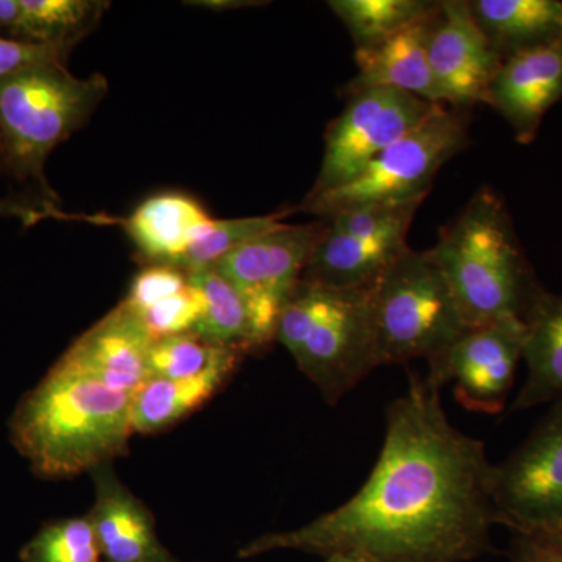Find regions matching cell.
<instances>
[{
    "label": "cell",
    "instance_id": "16",
    "mask_svg": "<svg viewBox=\"0 0 562 562\" xmlns=\"http://www.w3.org/2000/svg\"><path fill=\"white\" fill-rule=\"evenodd\" d=\"M90 517L103 562H179L157 535L150 509L114 475L110 464L92 471Z\"/></svg>",
    "mask_w": 562,
    "mask_h": 562
},
{
    "label": "cell",
    "instance_id": "29",
    "mask_svg": "<svg viewBox=\"0 0 562 562\" xmlns=\"http://www.w3.org/2000/svg\"><path fill=\"white\" fill-rule=\"evenodd\" d=\"M188 283L190 277L180 269L166 265H149L135 277L131 291L122 303L133 314H139L161 299L183 290Z\"/></svg>",
    "mask_w": 562,
    "mask_h": 562
},
{
    "label": "cell",
    "instance_id": "12",
    "mask_svg": "<svg viewBox=\"0 0 562 562\" xmlns=\"http://www.w3.org/2000/svg\"><path fill=\"white\" fill-rule=\"evenodd\" d=\"M503 58L479 27L469 0H443L430 40V68L442 105L484 103Z\"/></svg>",
    "mask_w": 562,
    "mask_h": 562
},
{
    "label": "cell",
    "instance_id": "24",
    "mask_svg": "<svg viewBox=\"0 0 562 562\" xmlns=\"http://www.w3.org/2000/svg\"><path fill=\"white\" fill-rule=\"evenodd\" d=\"M428 0H330L328 7L353 40L355 52L372 49L432 10Z\"/></svg>",
    "mask_w": 562,
    "mask_h": 562
},
{
    "label": "cell",
    "instance_id": "1",
    "mask_svg": "<svg viewBox=\"0 0 562 562\" xmlns=\"http://www.w3.org/2000/svg\"><path fill=\"white\" fill-rule=\"evenodd\" d=\"M492 469L483 442L447 419L441 387L414 373L387 406L382 452L361 490L297 530L254 539L239 558L297 550L364 562L475 560L498 525Z\"/></svg>",
    "mask_w": 562,
    "mask_h": 562
},
{
    "label": "cell",
    "instance_id": "17",
    "mask_svg": "<svg viewBox=\"0 0 562 562\" xmlns=\"http://www.w3.org/2000/svg\"><path fill=\"white\" fill-rule=\"evenodd\" d=\"M412 224L413 221H405L375 235L353 236L335 231L325 222L302 280L325 286L371 290L409 249L406 236Z\"/></svg>",
    "mask_w": 562,
    "mask_h": 562
},
{
    "label": "cell",
    "instance_id": "25",
    "mask_svg": "<svg viewBox=\"0 0 562 562\" xmlns=\"http://www.w3.org/2000/svg\"><path fill=\"white\" fill-rule=\"evenodd\" d=\"M291 211L268 214V216L239 217V220H213L209 227L192 244L179 265L180 271L192 273L213 268L225 255L238 249L243 244L276 231L284 224V217Z\"/></svg>",
    "mask_w": 562,
    "mask_h": 562
},
{
    "label": "cell",
    "instance_id": "22",
    "mask_svg": "<svg viewBox=\"0 0 562 562\" xmlns=\"http://www.w3.org/2000/svg\"><path fill=\"white\" fill-rule=\"evenodd\" d=\"M101 0H21V43L72 50L109 10Z\"/></svg>",
    "mask_w": 562,
    "mask_h": 562
},
{
    "label": "cell",
    "instance_id": "21",
    "mask_svg": "<svg viewBox=\"0 0 562 562\" xmlns=\"http://www.w3.org/2000/svg\"><path fill=\"white\" fill-rule=\"evenodd\" d=\"M525 325L527 379L513 402V412L562 402V295L543 291Z\"/></svg>",
    "mask_w": 562,
    "mask_h": 562
},
{
    "label": "cell",
    "instance_id": "6",
    "mask_svg": "<svg viewBox=\"0 0 562 562\" xmlns=\"http://www.w3.org/2000/svg\"><path fill=\"white\" fill-rule=\"evenodd\" d=\"M372 313L379 368L430 361L471 328L441 268L412 247L376 281Z\"/></svg>",
    "mask_w": 562,
    "mask_h": 562
},
{
    "label": "cell",
    "instance_id": "18",
    "mask_svg": "<svg viewBox=\"0 0 562 562\" xmlns=\"http://www.w3.org/2000/svg\"><path fill=\"white\" fill-rule=\"evenodd\" d=\"M213 220L190 195L162 192L136 206L121 224L144 260L176 268Z\"/></svg>",
    "mask_w": 562,
    "mask_h": 562
},
{
    "label": "cell",
    "instance_id": "11",
    "mask_svg": "<svg viewBox=\"0 0 562 562\" xmlns=\"http://www.w3.org/2000/svg\"><path fill=\"white\" fill-rule=\"evenodd\" d=\"M527 325L501 321L468 328L446 351L428 361V379L441 387L452 383L454 397L473 413L505 409L524 360Z\"/></svg>",
    "mask_w": 562,
    "mask_h": 562
},
{
    "label": "cell",
    "instance_id": "35",
    "mask_svg": "<svg viewBox=\"0 0 562 562\" xmlns=\"http://www.w3.org/2000/svg\"><path fill=\"white\" fill-rule=\"evenodd\" d=\"M5 171V160H3L2 147H0V172Z\"/></svg>",
    "mask_w": 562,
    "mask_h": 562
},
{
    "label": "cell",
    "instance_id": "10",
    "mask_svg": "<svg viewBox=\"0 0 562 562\" xmlns=\"http://www.w3.org/2000/svg\"><path fill=\"white\" fill-rule=\"evenodd\" d=\"M498 525L514 532L562 528V402L524 443L492 469Z\"/></svg>",
    "mask_w": 562,
    "mask_h": 562
},
{
    "label": "cell",
    "instance_id": "33",
    "mask_svg": "<svg viewBox=\"0 0 562 562\" xmlns=\"http://www.w3.org/2000/svg\"><path fill=\"white\" fill-rule=\"evenodd\" d=\"M198 5L206 7L211 10H227V9H243V7L262 5V2H239V0H233V2H198Z\"/></svg>",
    "mask_w": 562,
    "mask_h": 562
},
{
    "label": "cell",
    "instance_id": "23",
    "mask_svg": "<svg viewBox=\"0 0 562 562\" xmlns=\"http://www.w3.org/2000/svg\"><path fill=\"white\" fill-rule=\"evenodd\" d=\"M188 277L203 301L201 321L192 333L216 346L235 347L247 353L257 350L246 305L231 281L213 268L188 273Z\"/></svg>",
    "mask_w": 562,
    "mask_h": 562
},
{
    "label": "cell",
    "instance_id": "32",
    "mask_svg": "<svg viewBox=\"0 0 562 562\" xmlns=\"http://www.w3.org/2000/svg\"><path fill=\"white\" fill-rule=\"evenodd\" d=\"M513 562H562V528L514 532Z\"/></svg>",
    "mask_w": 562,
    "mask_h": 562
},
{
    "label": "cell",
    "instance_id": "19",
    "mask_svg": "<svg viewBox=\"0 0 562 562\" xmlns=\"http://www.w3.org/2000/svg\"><path fill=\"white\" fill-rule=\"evenodd\" d=\"M247 351H232L201 375L183 380L149 379L132 394V424L135 432L151 435L201 408L222 390Z\"/></svg>",
    "mask_w": 562,
    "mask_h": 562
},
{
    "label": "cell",
    "instance_id": "15",
    "mask_svg": "<svg viewBox=\"0 0 562 562\" xmlns=\"http://www.w3.org/2000/svg\"><path fill=\"white\" fill-rule=\"evenodd\" d=\"M439 14L441 2H436L427 14L379 46L355 52L358 70L344 94L349 98L373 88H391L442 105L430 68V40Z\"/></svg>",
    "mask_w": 562,
    "mask_h": 562
},
{
    "label": "cell",
    "instance_id": "13",
    "mask_svg": "<svg viewBox=\"0 0 562 562\" xmlns=\"http://www.w3.org/2000/svg\"><path fill=\"white\" fill-rule=\"evenodd\" d=\"M155 339L124 303L74 341L55 368L133 394L150 379Z\"/></svg>",
    "mask_w": 562,
    "mask_h": 562
},
{
    "label": "cell",
    "instance_id": "3",
    "mask_svg": "<svg viewBox=\"0 0 562 562\" xmlns=\"http://www.w3.org/2000/svg\"><path fill=\"white\" fill-rule=\"evenodd\" d=\"M427 251L449 281L469 327L525 322L546 291L520 246L505 202L490 187L472 195Z\"/></svg>",
    "mask_w": 562,
    "mask_h": 562
},
{
    "label": "cell",
    "instance_id": "5",
    "mask_svg": "<svg viewBox=\"0 0 562 562\" xmlns=\"http://www.w3.org/2000/svg\"><path fill=\"white\" fill-rule=\"evenodd\" d=\"M372 291L302 280L281 312L276 341L331 405L379 368Z\"/></svg>",
    "mask_w": 562,
    "mask_h": 562
},
{
    "label": "cell",
    "instance_id": "8",
    "mask_svg": "<svg viewBox=\"0 0 562 562\" xmlns=\"http://www.w3.org/2000/svg\"><path fill=\"white\" fill-rule=\"evenodd\" d=\"M324 228L322 220L301 225L284 222L213 266L241 295L255 349L260 350L276 339L281 312L301 284Z\"/></svg>",
    "mask_w": 562,
    "mask_h": 562
},
{
    "label": "cell",
    "instance_id": "30",
    "mask_svg": "<svg viewBox=\"0 0 562 562\" xmlns=\"http://www.w3.org/2000/svg\"><path fill=\"white\" fill-rule=\"evenodd\" d=\"M70 50L36 46L0 35V80L43 63L68 60Z\"/></svg>",
    "mask_w": 562,
    "mask_h": 562
},
{
    "label": "cell",
    "instance_id": "27",
    "mask_svg": "<svg viewBox=\"0 0 562 562\" xmlns=\"http://www.w3.org/2000/svg\"><path fill=\"white\" fill-rule=\"evenodd\" d=\"M235 350L243 349L216 346L195 333L162 338L150 350V379L183 380L201 375Z\"/></svg>",
    "mask_w": 562,
    "mask_h": 562
},
{
    "label": "cell",
    "instance_id": "14",
    "mask_svg": "<svg viewBox=\"0 0 562 562\" xmlns=\"http://www.w3.org/2000/svg\"><path fill=\"white\" fill-rule=\"evenodd\" d=\"M561 99L562 41L505 58L484 103L508 122L520 144H530Z\"/></svg>",
    "mask_w": 562,
    "mask_h": 562
},
{
    "label": "cell",
    "instance_id": "28",
    "mask_svg": "<svg viewBox=\"0 0 562 562\" xmlns=\"http://www.w3.org/2000/svg\"><path fill=\"white\" fill-rule=\"evenodd\" d=\"M202 312L201 292L195 290L194 284L190 281L183 290L161 299L160 302L135 316L150 333L151 338L155 341H160L169 336L194 331L201 321Z\"/></svg>",
    "mask_w": 562,
    "mask_h": 562
},
{
    "label": "cell",
    "instance_id": "34",
    "mask_svg": "<svg viewBox=\"0 0 562 562\" xmlns=\"http://www.w3.org/2000/svg\"><path fill=\"white\" fill-rule=\"evenodd\" d=\"M325 562H364L355 557H346V554H335V557L325 558Z\"/></svg>",
    "mask_w": 562,
    "mask_h": 562
},
{
    "label": "cell",
    "instance_id": "2",
    "mask_svg": "<svg viewBox=\"0 0 562 562\" xmlns=\"http://www.w3.org/2000/svg\"><path fill=\"white\" fill-rule=\"evenodd\" d=\"M133 432L132 394L55 366L10 419L11 442L44 479L110 464L127 452Z\"/></svg>",
    "mask_w": 562,
    "mask_h": 562
},
{
    "label": "cell",
    "instance_id": "26",
    "mask_svg": "<svg viewBox=\"0 0 562 562\" xmlns=\"http://www.w3.org/2000/svg\"><path fill=\"white\" fill-rule=\"evenodd\" d=\"M22 562H103L90 517H70L44 525L22 547Z\"/></svg>",
    "mask_w": 562,
    "mask_h": 562
},
{
    "label": "cell",
    "instance_id": "9",
    "mask_svg": "<svg viewBox=\"0 0 562 562\" xmlns=\"http://www.w3.org/2000/svg\"><path fill=\"white\" fill-rule=\"evenodd\" d=\"M435 103L391 88L349 95L346 109L328 125L319 176L308 195L335 190L368 162L413 132Z\"/></svg>",
    "mask_w": 562,
    "mask_h": 562
},
{
    "label": "cell",
    "instance_id": "4",
    "mask_svg": "<svg viewBox=\"0 0 562 562\" xmlns=\"http://www.w3.org/2000/svg\"><path fill=\"white\" fill-rule=\"evenodd\" d=\"M109 92L102 74L72 76L66 63L32 66L0 80V147L5 172L58 205L44 168L55 147L87 124Z\"/></svg>",
    "mask_w": 562,
    "mask_h": 562
},
{
    "label": "cell",
    "instance_id": "31",
    "mask_svg": "<svg viewBox=\"0 0 562 562\" xmlns=\"http://www.w3.org/2000/svg\"><path fill=\"white\" fill-rule=\"evenodd\" d=\"M0 217H14L25 227L38 224L41 221H87L92 224H116V220L109 216H83V214L65 213L57 205L46 202L24 201V199H3L0 201Z\"/></svg>",
    "mask_w": 562,
    "mask_h": 562
},
{
    "label": "cell",
    "instance_id": "7",
    "mask_svg": "<svg viewBox=\"0 0 562 562\" xmlns=\"http://www.w3.org/2000/svg\"><path fill=\"white\" fill-rule=\"evenodd\" d=\"M468 144L465 110L436 105L427 120L376 155L353 179L319 195H306L299 210L325 220L362 206L425 201L442 166Z\"/></svg>",
    "mask_w": 562,
    "mask_h": 562
},
{
    "label": "cell",
    "instance_id": "20",
    "mask_svg": "<svg viewBox=\"0 0 562 562\" xmlns=\"http://www.w3.org/2000/svg\"><path fill=\"white\" fill-rule=\"evenodd\" d=\"M469 5L503 60L562 41L561 0H471Z\"/></svg>",
    "mask_w": 562,
    "mask_h": 562
}]
</instances>
